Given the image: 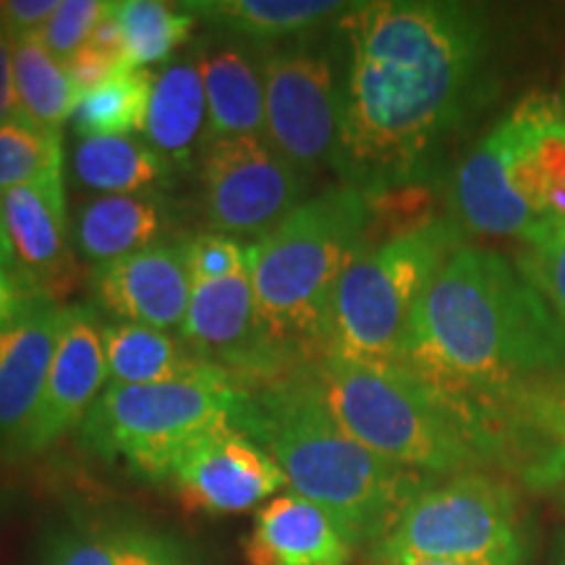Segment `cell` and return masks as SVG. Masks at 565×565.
Masks as SVG:
<instances>
[{
  "mask_svg": "<svg viewBox=\"0 0 565 565\" xmlns=\"http://www.w3.org/2000/svg\"><path fill=\"white\" fill-rule=\"evenodd\" d=\"M66 307L38 294L0 330V456L11 458L51 372Z\"/></svg>",
  "mask_w": 565,
  "mask_h": 565,
  "instance_id": "cell-17",
  "label": "cell"
},
{
  "mask_svg": "<svg viewBox=\"0 0 565 565\" xmlns=\"http://www.w3.org/2000/svg\"><path fill=\"white\" fill-rule=\"evenodd\" d=\"M63 171L61 129L17 113L0 124V194Z\"/></svg>",
  "mask_w": 565,
  "mask_h": 565,
  "instance_id": "cell-29",
  "label": "cell"
},
{
  "mask_svg": "<svg viewBox=\"0 0 565 565\" xmlns=\"http://www.w3.org/2000/svg\"><path fill=\"white\" fill-rule=\"evenodd\" d=\"M303 370L345 433L387 461L437 477L498 461L482 416L404 364L324 351Z\"/></svg>",
  "mask_w": 565,
  "mask_h": 565,
  "instance_id": "cell-4",
  "label": "cell"
},
{
  "mask_svg": "<svg viewBox=\"0 0 565 565\" xmlns=\"http://www.w3.org/2000/svg\"><path fill=\"white\" fill-rule=\"evenodd\" d=\"M498 461L540 490L565 487V374L508 395L487 412Z\"/></svg>",
  "mask_w": 565,
  "mask_h": 565,
  "instance_id": "cell-18",
  "label": "cell"
},
{
  "mask_svg": "<svg viewBox=\"0 0 565 565\" xmlns=\"http://www.w3.org/2000/svg\"><path fill=\"white\" fill-rule=\"evenodd\" d=\"M32 296L38 294H34L11 267L0 263V330L26 307V301H30Z\"/></svg>",
  "mask_w": 565,
  "mask_h": 565,
  "instance_id": "cell-37",
  "label": "cell"
},
{
  "mask_svg": "<svg viewBox=\"0 0 565 565\" xmlns=\"http://www.w3.org/2000/svg\"><path fill=\"white\" fill-rule=\"evenodd\" d=\"M87 45L97 47V51H103V53L116 55V58L129 61V51H126V40H124L121 24H118L116 13H113V0H110L108 13H105V17L100 19V24H97L95 32H92V38H89Z\"/></svg>",
  "mask_w": 565,
  "mask_h": 565,
  "instance_id": "cell-39",
  "label": "cell"
},
{
  "mask_svg": "<svg viewBox=\"0 0 565 565\" xmlns=\"http://www.w3.org/2000/svg\"><path fill=\"white\" fill-rule=\"evenodd\" d=\"M63 66H66L68 82L76 92V100H79L82 95H87V92L103 87V84L118 79V76L129 74V71H137L129 61L116 58V55L97 51V47L92 45H84L82 51H76L71 58L63 61Z\"/></svg>",
  "mask_w": 565,
  "mask_h": 565,
  "instance_id": "cell-35",
  "label": "cell"
},
{
  "mask_svg": "<svg viewBox=\"0 0 565 565\" xmlns=\"http://www.w3.org/2000/svg\"><path fill=\"white\" fill-rule=\"evenodd\" d=\"M463 244L454 217H427L366 244L338 286L328 353L356 362L401 364L414 312L445 259Z\"/></svg>",
  "mask_w": 565,
  "mask_h": 565,
  "instance_id": "cell-7",
  "label": "cell"
},
{
  "mask_svg": "<svg viewBox=\"0 0 565 565\" xmlns=\"http://www.w3.org/2000/svg\"><path fill=\"white\" fill-rule=\"evenodd\" d=\"M246 395L233 380L108 385L76 429V440L103 461H124L139 479L166 484L189 445L238 427Z\"/></svg>",
  "mask_w": 565,
  "mask_h": 565,
  "instance_id": "cell-8",
  "label": "cell"
},
{
  "mask_svg": "<svg viewBox=\"0 0 565 565\" xmlns=\"http://www.w3.org/2000/svg\"><path fill=\"white\" fill-rule=\"evenodd\" d=\"M171 225L173 210L166 194H95L76 210L74 244L95 267L166 242Z\"/></svg>",
  "mask_w": 565,
  "mask_h": 565,
  "instance_id": "cell-21",
  "label": "cell"
},
{
  "mask_svg": "<svg viewBox=\"0 0 565 565\" xmlns=\"http://www.w3.org/2000/svg\"><path fill=\"white\" fill-rule=\"evenodd\" d=\"M333 30L341 58L333 171L372 200L414 186L487 95V13L456 0H374L351 3Z\"/></svg>",
  "mask_w": 565,
  "mask_h": 565,
  "instance_id": "cell-1",
  "label": "cell"
},
{
  "mask_svg": "<svg viewBox=\"0 0 565 565\" xmlns=\"http://www.w3.org/2000/svg\"><path fill=\"white\" fill-rule=\"evenodd\" d=\"M166 484L186 511L207 515L252 511L288 487L280 466L238 427L217 429L189 445Z\"/></svg>",
  "mask_w": 565,
  "mask_h": 565,
  "instance_id": "cell-14",
  "label": "cell"
},
{
  "mask_svg": "<svg viewBox=\"0 0 565 565\" xmlns=\"http://www.w3.org/2000/svg\"><path fill=\"white\" fill-rule=\"evenodd\" d=\"M13 82L19 110L34 121L61 129L74 116L76 92L63 61L47 51L40 34L13 40Z\"/></svg>",
  "mask_w": 565,
  "mask_h": 565,
  "instance_id": "cell-26",
  "label": "cell"
},
{
  "mask_svg": "<svg viewBox=\"0 0 565 565\" xmlns=\"http://www.w3.org/2000/svg\"><path fill=\"white\" fill-rule=\"evenodd\" d=\"M0 263L13 270V252L9 242V231H6V217H3V202H0ZM17 273V270H13Z\"/></svg>",
  "mask_w": 565,
  "mask_h": 565,
  "instance_id": "cell-40",
  "label": "cell"
},
{
  "mask_svg": "<svg viewBox=\"0 0 565 565\" xmlns=\"http://www.w3.org/2000/svg\"><path fill=\"white\" fill-rule=\"evenodd\" d=\"M38 565H118L105 521L68 513L40 532Z\"/></svg>",
  "mask_w": 565,
  "mask_h": 565,
  "instance_id": "cell-30",
  "label": "cell"
},
{
  "mask_svg": "<svg viewBox=\"0 0 565 565\" xmlns=\"http://www.w3.org/2000/svg\"><path fill=\"white\" fill-rule=\"evenodd\" d=\"M561 118H563V126H565V84H563V95H561Z\"/></svg>",
  "mask_w": 565,
  "mask_h": 565,
  "instance_id": "cell-42",
  "label": "cell"
},
{
  "mask_svg": "<svg viewBox=\"0 0 565 565\" xmlns=\"http://www.w3.org/2000/svg\"><path fill=\"white\" fill-rule=\"evenodd\" d=\"M401 364L487 427L508 395L565 374V324L515 263L461 244L422 296Z\"/></svg>",
  "mask_w": 565,
  "mask_h": 565,
  "instance_id": "cell-2",
  "label": "cell"
},
{
  "mask_svg": "<svg viewBox=\"0 0 565 565\" xmlns=\"http://www.w3.org/2000/svg\"><path fill=\"white\" fill-rule=\"evenodd\" d=\"M555 565H565V536L561 540V545H557V553H555Z\"/></svg>",
  "mask_w": 565,
  "mask_h": 565,
  "instance_id": "cell-41",
  "label": "cell"
},
{
  "mask_svg": "<svg viewBox=\"0 0 565 565\" xmlns=\"http://www.w3.org/2000/svg\"><path fill=\"white\" fill-rule=\"evenodd\" d=\"M207 95L202 150L231 137H265L263 51L231 34H210L194 47Z\"/></svg>",
  "mask_w": 565,
  "mask_h": 565,
  "instance_id": "cell-19",
  "label": "cell"
},
{
  "mask_svg": "<svg viewBox=\"0 0 565 565\" xmlns=\"http://www.w3.org/2000/svg\"><path fill=\"white\" fill-rule=\"evenodd\" d=\"M351 542L341 526L296 492L275 494L257 508L244 542L246 565H345Z\"/></svg>",
  "mask_w": 565,
  "mask_h": 565,
  "instance_id": "cell-20",
  "label": "cell"
},
{
  "mask_svg": "<svg viewBox=\"0 0 565 565\" xmlns=\"http://www.w3.org/2000/svg\"><path fill=\"white\" fill-rule=\"evenodd\" d=\"M529 536L519 498L503 479L463 471L427 484L383 542L377 565H526Z\"/></svg>",
  "mask_w": 565,
  "mask_h": 565,
  "instance_id": "cell-9",
  "label": "cell"
},
{
  "mask_svg": "<svg viewBox=\"0 0 565 565\" xmlns=\"http://www.w3.org/2000/svg\"><path fill=\"white\" fill-rule=\"evenodd\" d=\"M286 477L288 490L320 505L341 526L351 547L383 542L427 487V477L353 440L303 370L252 387L238 419Z\"/></svg>",
  "mask_w": 565,
  "mask_h": 565,
  "instance_id": "cell-3",
  "label": "cell"
},
{
  "mask_svg": "<svg viewBox=\"0 0 565 565\" xmlns=\"http://www.w3.org/2000/svg\"><path fill=\"white\" fill-rule=\"evenodd\" d=\"M87 282L92 307L108 312L113 320L181 333L194 291L186 236L166 238L121 259L95 265Z\"/></svg>",
  "mask_w": 565,
  "mask_h": 565,
  "instance_id": "cell-15",
  "label": "cell"
},
{
  "mask_svg": "<svg viewBox=\"0 0 565 565\" xmlns=\"http://www.w3.org/2000/svg\"><path fill=\"white\" fill-rule=\"evenodd\" d=\"M349 6L333 0H192L181 9L210 21L217 32L267 47L324 30Z\"/></svg>",
  "mask_w": 565,
  "mask_h": 565,
  "instance_id": "cell-24",
  "label": "cell"
},
{
  "mask_svg": "<svg viewBox=\"0 0 565 565\" xmlns=\"http://www.w3.org/2000/svg\"><path fill=\"white\" fill-rule=\"evenodd\" d=\"M207 129V95L194 51L154 74L145 141L175 168H186L202 152Z\"/></svg>",
  "mask_w": 565,
  "mask_h": 565,
  "instance_id": "cell-23",
  "label": "cell"
},
{
  "mask_svg": "<svg viewBox=\"0 0 565 565\" xmlns=\"http://www.w3.org/2000/svg\"><path fill=\"white\" fill-rule=\"evenodd\" d=\"M113 13L121 24L134 68L171 58L192 38L196 24L194 13L158 0H113Z\"/></svg>",
  "mask_w": 565,
  "mask_h": 565,
  "instance_id": "cell-28",
  "label": "cell"
},
{
  "mask_svg": "<svg viewBox=\"0 0 565 565\" xmlns=\"http://www.w3.org/2000/svg\"><path fill=\"white\" fill-rule=\"evenodd\" d=\"M515 267L545 296L565 324V221H555L515 252Z\"/></svg>",
  "mask_w": 565,
  "mask_h": 565,
  "instance_id": "cell-31",
  "label": "cell"
},
{
  "mask_svg": "<svg viewBox=\"0 0 565 565\" xmlns=\"http://www.w3.org/2000/svg\"><path fill=\"white\" fill-rule=\"evenodd\" d=\"M391 565H445V563H391Z\"/></svg>",
  "mask_w": 565,
  "mask_h": 565,
  "instance_id": "cell-43",
  "label": "cell"
},
{
  "mask_svg": "<svg viewBox=\"0 0 565 565\" xmlns=\"http://www.w3.org/2000/svg\"><path fill=\"white\" fill-rule=\"evenodd\" d=\"M76 181L97 194H141L171 186L179 168L141 137H84L71 154Z\"/></svg>",
  "mask_w": 565,
  "mask_h": 565,
  "instance_id": "cell-25",
  "label": "cell"
},
{
  "mask_svg": "<svg viewBox=\"0 0 565 565\" xmlns=\"http://www.w3.org/2000/svg\"><path fill=\"white\" fill-rule=\"evenodd\" d=\"M61 0H0V30L11 42L40 34Z\"/></svg>",
  "mask_w": 565,
  "mask_h": 565,
  "instance_id": "cell-36",
  "label": "cell"
},
{
  "mask_svg": "<svg viewBox=\"0 0 565 565\" xmlns=\"http://www.w3.org/2000/svg\"><path fill=\"white\" fill-rule=\"evenodd\" d=\"M105 526L118 565H192V555L186 553L183 542L166 529L131 515L105 521Z\"/></svg>",
  "mask_w": 565,
  "mask_h": 565,
  "instance_id": "cell-32",
  "label": "cell"
},
{
  "mask_svg": "<svg viewBox=\"0 0 565 565\" xmlns=\"http://www.w3.org/2000/svg\"><path fill=\"white\" fill-rule=\"evenodd\" d=\"M181 338L204 362L228 374L246 391L270 383L296 366L267 338L259 322L252 265L233 278L194 286Z\"/></svg>",
  "mask_w": 565,
  "mask_h": 565,
  "instance_id": "cell-12",
  "label": "cell"
},
{
  "mask_svg": "<svg viewBox=\"0 0 565 565\" xmlns=\"http://www.w3.org/2000/svg\"><path fill=\"white\" fill-rule=\"evenodd\" d=\"M108 9L110 0H61L51 21L42 26L40 40L55 58L66 61L87 45Z\"/></svg>",
  "mask_w": 565,
  "mask_h": 565,
  "instance_id": "cell-34",
  "label": "cell"
},
{
  "mask_svg": "<svg viewBox=\"0 0 565 565\" xmlns=\"http://www.w3.org/2000/svg\"><path fill=\"white\" fill-rule=\"evenodd\" d=\"M307 175L267 137H231L202 154V207L212 231L265 236L303 202Z\"/></svg>",
  "mask_w": 565,
  "mask_h": 565,
  "instance_id": "cell-11",
  "label": "cell"
},
{
  "mask_svg": "<svg viewBox=\"0 0 565 565\" xmlns=\"http://www.w3.org/2000/svg\"><path fill=\"white\" fill-rule=\"evenodd\" d=\"M333 24L259 47L265 137L307 179L333 168L341 131V58Z\"/></svg>",
  "mask_w": 565,
  "mask_h": 565,
  "instance_id": "cell-10",
  "label": "cell"
},
{
  "mask_svg": "<svg viewBox=\"0 0 565 565\" xmlns=\"http://www.w3.org/2000/svg\"><path fill=\"white\" fill-rule=\"evenodd\" d=\"M19 113L17 82H13V42L0 30V124Z\"/></svg>",
  "mask_w": 565,
  "mask_h": 565,
  "instance_id": "cell-38",
  "label": "cell"
},
{
  "mask_svg": "<svg viewBox=\"0 0 565 565\" xmlns=\"http://www.w3.org/2000/svg\"><path fill=\"white\" fill-rule=\"evenodd\" d=\"M454 221L466 231L529 242L565 221V126L561 103L526 97L458 162Z\"/></svg>",
  "mask_w": 565,
  "mask_h": 565,
  "instance_id": "cell-6",
  "label": "cell"
},
{
  "mask_svg": "<svg viewBox=\"0 0 565 565\" xmlns=\"http://www.w3.org/2000/svg\"><path fill=\"white\" fill-rule=\"evenodd\" d=\"M108 383L103 322L97 309L92 303L66 307L40 404L9 461H24V458L45 454L71 429H79L84 416L89 414Z\"/></svg>",
  "mask_w": 565,
  "mask_h": 565,
  "instance_id": "cell-13",
  "label": "cell"
},
{
  "mask_svg": "<svg viewBox=\"0 0 565 565\" xmlns=\"http://www.w3.org/2000/svg\"><path fill=\"white\" fill-rule=\"evenodd\" d=\"M374 200L338 183L307 196L252 244V282L265 333L291 362L328 349L330 315L345 270L370 244Z\"/></svg>",
  "mask_w": 565,
  "mask_h": 565,
  "instance_id": "cell-5",
  "label": "cell"
},
{
  "mask_svg": "<svg viewBox=\"0 0 565 565\" xmlns=\"http://www.w3.org/2000/svg\"><path fill=\"white\" fill-rule=\"evenodd\" d=\"M186 259L192 286H204L233 278L252 265V246H244L236 236H225L217 231L189 233Z\"/></svg>",
  "mask_w": 565,
  "mask_h": 565,
  "instance_id": "cell-33",
  "label": "cell"
},
{
  "mask_svg": "<svg viewBox=\"0 0 565 565\" xmlns=\"http://www.w3.org/2000/svg\"><path fill=\"white\" fill-rule=\"evenodd\" d=\"M152 82V71L137 68L82 95L74 105V116H71L76 137H134V134H145Z\"/></svg>",
  "mask_w": 565,
  "mask_h": 565,
  "instance_id": "cell-27",
  "label": "cell"
},
{
  "mask_svg": "<svg viewBox=\"0 0 565 565\" xmlns=\"http://www.w3.org/2000/svg\"><path fill=\"white\" fill-rule=\"evenodd\" d=\"M108 385H162L183 380H231L210 366L181 335L134 322H103ZM236 383V380H233Z\"/></svg>",
  "mask_w": 565,
  "mask_h": 565,
  "instance_id": "cell-22",
  "label": "cell"
},
{
  "mask_svg": "<svg viewBox=\"0 0 565 565\" xmlns=\"http://www.w3.org/2000/svg\"><path fill=\"white\" fill-rule=\"evenodd\" d=\"M13 270L34 294L58 299L74 278V225L68 221L63 171L0 194Z\"/></svg>",
  "mask_w": 565,
  "mask_h": 565,
  "instance_id": "cell-16",
  "label": "cell"
}]
</instances>
